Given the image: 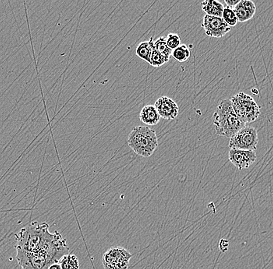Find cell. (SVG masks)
Listing matches in <instances>:
<instances>
[{
  "instance_id": "16",
  "label": "cell",
  "mask_w": 273,
  "mask_h": 269,
  "mask_svg": "<svg viewBox=\"0 0 273 269\" xmlns=\"http://www.w3.org/2000/svg\"><path fill=\"white\" fill-rule=\"evenodd\" d=\"M191 55L190 50L185 44H181L176 49L172 51V56L179 62H184L187 61Z\"/></svg>"
},
{
  "instance_id": "10",
  "label": "cell",
  "mask_w": 273,
  "mask_h": 269,
  "mask_svg": "<svg viewBox=\"0 0 273 269\" xmlns=\"http://www.w3.org/2000/svg\"><path fill=\"white\" fill-rule=\"evenodd\" d=\"M234 11L238 18V22L245 23L250 20L254 16L256 12V5L250 0H241L240 2L235 6Z\"/></svg>"
},
{
  "instance_id": "5",
  "label": "cell",
  "mask_w": 273,
  "mask_h": 269,
  "mask_svg": "<svg viewBox=\"0 0 273 269\" xmlns=\"http://www.w3.org/2000/svg\"><path fill=\"white\" fill-rule=\"evenodd\" d=\"M132 254L126 248L113 246L103 255L102 262L104 269H128Z\"/></svg>"
},
{
  "instance_id": "12",
  "label": "cell",
  "mask_w": 273,
  "mask_h": 269,
  "mask_svg": "<svg viewBox=\"0 0 273 269\" xmlns=\"http://www.w3.org/2000/svg\"><path fill=\"white\" fill-rule=\"evenodd\" d=\"M202 9L207 16L222 18L224 5L215 0H206L201 3Z\"/></svg>"
},
{
  "instance_id": "14",
  "label": "cell",
  "mask_w": 273,
  "mask_h": 269,
  "mask_svg": "<svg viewBox=\"0 0 273 269\" xmlns=\"http://www.w3.org/2000/svg\"><path fill=\"white\" fill-rule=\"evenodd\" d=\"M58 262L61 269H79L80 268L79 259L73 254L68 253L64 255Z\"/></svg>"
},
{
  "instance_id": "4",
  "label": "cell",
  "mask_w": 273,
  "mask_h": 269,
  "mask_svg": "<svg viewBox=\"0 0 273 269\" xmlns=\"http://www.w3.org/2000/svg\"><path fill=\"white\" fill-rule=\"evenodd\" d=\"M231 101L238 118L245 124L256 121L260 115V107L246 93H237L231 97Z\"/></svg>"
},
{
  "instance_id": "17",
  "label": "cell",
  "mask_w": 273,
  "mask_h": 269,
  "mask_svg": "<svg viewBox=\"0 0 273 269\" xmlns=\"http://www.w3.org/2000/svg\"><path fill=\"white\" fill-rule=\"evenodd\" d=\"M222 19L230 27L236 26L237 23H238V19L237 18L236 14H235V11H234V9H230L228 7L224 8Z\"/></svg>"
},
{
  "instance_id": "6",
  "label": "cell",
  "mask_w": 273,
  "mask_h": 269,
  "mask_svg": "<svg viewBox=\"0 0 273 269\" xmlns=\"http://www.w3.org/2000/svg\"><path fill=\"white\" fill-rule=\"evenodd\" d=\"M259 138L256 128L245 125L240 131L231 136L228 147L230 149L237 150H256Z\"/></svg>"
},
{
  "instance_id": "8",
  "label": "cell",
  "mask_w": 273,
  "mask_h": 269,
  "mask_svg": "<svg viewBox=\"0 0 273 269\" xmlns=\"http://www.w3.org/2000/svg\"><path fill=\"white\" fill-rule=\"evenodd\" d=\"M228 158L238 170H242L249 168L256 161L257 156L255 150L230 149Z\"/></svg>"
},
{
  "instance_id": "13",
  "label": "cell",
  "mask_w": 273,
  "mask_h": 269,
  "mask_svg": "<svg viewBox=\"0 0 273 269\" xmlns=\"http://www.w3.org/2000/svg\"><path fill=\"white\" fill-rule=\"evenodd\" d=\"M154 48V38L151 37L148 41H143L136 47V54L139 58L151 63V56Z\"/></svg>"
},
{
  "instance_id": "22",
  "label": "cell",
  "mask_w": 273,
  "mask_h": 269,
  "mask_svg": "<svg viewBox=\"0 0 273 269\" xmlns=\"http://www.w3.org/2000/svg\"><path fill=\"white\" fill-rule=\"evenodd\" d=\"M47 269H61V266H60L59 262H56V263H54V264L51 265Z\"/></svg>"
},
{
  "instance_id": "19",
  "label": "cell",
  "mask_w": 273,
  "mask_h": 269,
  "mask_svg": "<svg viewBox=\"0 0 273 269\" xmlns=\"http://www.w3.org/2000/svg\"><path fill=\"white\" fill-rule=\"evenodd\" d=\"M166 43L169 47L170 49H176L177 47H179L182 44L180 37L177 33H169L166 37Z\"/></svg>"
},
{
  "instance_id": "3",
  "label": "cell",
  "mask_w": 273,
  "mask_h": 269,
  "mask_svg": "<svg viewBox=\"0 0 273 269\" xmlns=\"http://www.w3.org/2000/svg\"><path fill=\"white\" fill-rule=\"evenodd\" d=\"M128 144L135 154L147 158L158 147V136L156 131L148 127H135L128 135Z\"/></svg>"
},
{
  "instance_id": "2",
  "label": "cell",
  "mask_w": 273,
  "mask_h": 269,
  "mask_svg": "<svg viewBox=\"0 0 273 269\" xmlns=\"http://www.w3.org/2000/svg\"><path fill=\"white\" fill-rule=\"evenodd\" d=\"M213 123L218 136L231 138L245 126L234 110L231 100L224 99L220 102L213 115Z\"/></svg>"
},
{
  "instance_id": "9",
  "label": "cell",
  "mask_w": 273,
  "mask_h": 269,
  "mask_svg": "<svg viewBox=\"0 0 273 269\" xmlns=\"http://www.w3.org/2000/svg\"><path fill=\"white\" fill-rule=\"evenodd\" d=\"M154 107L161 117L166 120H174L179 115V107L172 99L168 96H161L155 102Z\"/></svg>"
},
{
  "instance_id": "20",
  "label": "cell",
  "mask_w": 273,
  "mask_h": 269,
  "mask_svg": "<svg viewBox=\"0 0 273 269\" xmlns=\"http://www.w3.org/2000/svg\"><path fill=\"white\" fill-rule=\"evenodd\" d=\"M229 241H228V240L224 239V238L220 240L219 248L220 250H221V252H227V251L228 250V248H229Z\"/></svg>"
},
{
  "instance_id": "1",
  "label": "cell",
  "mask_w": 273,
  "mask_h": 269,
  "mask_svg": "<svg viewBox=\"0 0 273 269\" xmlns=\"http://www.w3.org/2000/svg\"><path fill=\"white\" fill-rule=\"evenodd\" d=\"M47 223L34 221L16 234V259L22 269H47L69 253L61 233H51Z\"/></svg>"
},
{
  "instance_id": "21",
  "label": "cell",
  "mask_w": 273,
  "mask_h": 269,
  "mask_svg": "<svg viewBox=\"0 0 273 269\" xmlns=\"http://www.w3.org/2000/svg\"><path fill=\"white\" fill-rule=\"evenodd\" d=\"M240 1L241 0H225L224 2L227 4L228 8L234 9H235V6L240 2Z\"/></svg>"
},
{
  "instance_id": "7",
  "label": "cell",
  "mask_w": 273,
  "mask_h": 269,
  "mask_svg": "<svg viewBox=\"0 0 273 269\" xmlns=\"http://www.w3.org/2000/svg\"><path fill=\"white\" fill-rule=\"evenodd\" d=\"M202 27L208 37L221 38L231 31L230 27L222 18L205 15L203 17Z\"/></svg>"
},
{
  "instance_id": "15",
  "label": "cell",
  "mask_w": 273,
  "mask_h": 269,
  "mask_svg": "<svg viewBox=\"0 0 273 269\" xmlns=\"http://www.w3.org/2000/svg\"><path fill=\"white\" fill-rule=\"evenodd\" d=\"M154 48L160 54H162L165 58L170 60V58L172 56V50L170 49L169 47L167 44L166 37H161L156 41H154Z\"/></svg>"
},
{
  "instance_id": "18",
  "label": "cell",
  "mask_w": 273,
  "mask_h": 269,
  "mask_svg": "<svg viewBox=\"0 0 273 269\" xmlns=\"http://www.w3.org/2000/svg\"><path fill=\"white\" fill-rule=\"evenodd\" d=\"M169 61V59L165 58L164 55L160 54L158 51H156L155 48L153 49L152 54L151 56V63L150 65L154 67H161Z\"/></svg>"
},
{
  "instance_id": "11",
  "label": "cell",
  "mask_w": 273,
  "mask_h": 269,
  "mask_svg": "<svg viewBox=\"0 0 273 269\" xmlns=\"http://www.w3.org/2000/svg\"><path fill=\"white\" fill-rule=\"evenodd\" d=\"M140 119L147 125H156L161 121V116L154 105H146L140 111Z\"/></svg>"
}]
</instances>
